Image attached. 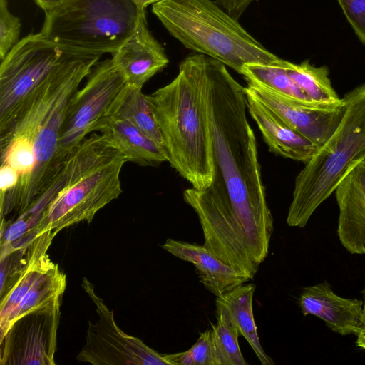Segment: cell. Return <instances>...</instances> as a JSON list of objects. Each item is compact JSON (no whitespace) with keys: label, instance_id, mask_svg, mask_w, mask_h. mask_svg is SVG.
Masks as SVG:
<instances>
[{"label":"cell","instance_id":"6da1fadb","mask_svg":"<svg viewBox=\"0 0 365 365\" xmlns=\"http://www.w3.org/2000/svg\"><path fill=\"white\" fill-rule=\"evenodd\" d=\"M207 76L212 178L199 203V221L206 240L220 252L243 261H263L274 221L247 118L245 89L225 65L210 57Z\"/></svg>","mask_w":365,"mask_h":365},{"label":"cell","instance_id":"7a4b0ae2","mask_svg":"<svg viewBox=\"0 0 365 365\" xmlns=\"http://www.w3.org/2000/svg\"><path fill=\"white\" fill-rule=\"evenodd\" d=\"M207 59L200 53L188 56L172 81L147 95L164 140L168 162L198 190L208 187L212 178Z\"/></svg>","mask_w":365,"mask_h":365},{"label":"cell","instance_id":"3957f363","mask_svg":"<svg viewBox=\"0 0 365 365\" xmlns=\"http://www.w3.org/2000/svg\"><path fill=\"white\" fill-rule=\"evenodd\" d=\"M126 162L102 134L86 137L65 159L62 186L35 228V236L46 231L56 236L74 224L90 223L122 193L120 175Z\"/></svg>","mask_w":365,"mask_h":365},{"label":"cell","instance_id":"277c9868","mask_svg":"<svg viewBox=\"0 0 365 365\" xmlns=\"http://www.w3.org/2000/svg\"><path fill=\"white\" fill-rule=\"evenodd\" d=\"M152 12L185 47L240 74L247 64H270L280 58L212 0H161L153 4Z\"/></svg>","mask_w":365,"mask_h":365},{"label":"cell","instance_id":"5b68a950","mask_svg":"<svg viewBox=\"0 0 365 365\" xmlns=\"http://www.w3.org/2000/svg\"><path fill=\"white\" fill-rule=\"evenodd\" d=\"M342 99L344 113L339 125L295 178L286 220L289 227L304 228L343 178L365 160V83Z\"/></svg>","mask_w":365,"mask_h":365},{"label":"cell","instance_id":"8992f818","mask_svg":"<svg viewBox=\"0 0 365 365\" xmlns=\"http://www.w3.org/2000/svg\"><path fill=\"white\" fill-rule=\"evenodd\" d=\"M141 11L131 0H66L45 12L40 33L68 48L113 54L134 31Z\"/></svg>","mask_w":365,"mask_h":365},{"label":"cell","instance_id":"52a82bcc","mask_svg":"<svg viewBox=\"0 0 365 365\" xmlns=\"http://www.w3.org/2000/svg\"><path fill=\"white\" fill-rule=\"evenodd\" d=\"M87 52L56 43L40 32L24 37L0 66V135L7 131L41 86L71 60Z\"/></svg>","mask_w":365,"mask_h":365},{"label":"cell","instance_id":"ba28073f","mask_svg":"<svg viewBox=\"0 0 365 365\" xmlns=\"http://www.w3.org/2000/svg\"><path fill=\"white\" fill-rule=\"evenodd\" d=\"M101 56L93 53L83 58L68 78L36 130L34 138L36 157L34 170L21 192L8 206L0 210L1 220L13 214L12 218L9 219L11 220L25 212L61 169L64 161H61L58 157L59 140L69 101Z\"/></svg>","mask_w":365,"mask_h":365},{"label":"cell","instance_id":"9c48e42d","mask_svg":"<svg viewBox=\"0 0 365 365\" xmlns=\"http://www.w3.org/2000/svg\"><path fill=\"white\" fill-rule=\"evenodd\" d=\"M85 86L71 98L59 140L58 157L64 161L68 154L90 133L126 83L112 59L98 62L87 76Z\"/></svg>","mask_w":365,"mask_h":365},{"label":"cell","instance_id":"30bf717a","mask_svg":"<svg viewBox=\"0 0 365 365\" xmlns=\"http://www.w3.org/2000/svg\"><path fill=\"white\" fill-rule=\"evenodd\" d=\"M82 287L96 305L98 319L88 322L86 344L76 357L78 361L93 365H170L162 354L118 327L113 312L85 277Z\"/></svg>","mask_w":365,"mask_h":365},{"label":"cell","instance_id":"8fae6325","mask_svg":"<svg viewBox=\"0 0 365 365\" xmlns=\"http://www.w3.org/2000/svg\"><path fill=\"white\" fill-rule=\"evenodd\" d=\"M60 305L38 309L16 319L0 341V364L55 365Z\"/></svg>","mask_w":365,"mask_h":365},{"label":"cell","instance_id":"7c38bea8","mask_svg":"<svg viewBox=\"0 0 365 365\" xmlns=\"http://www.w3.org/2000/svg\"><path fill=\"white\" fill-rule=\"evenodd\" d=\"M244 88L319 148L335 131L344 113V102L335 108L306 106L248 82Z\"/></svg>","mask_w":365,"mask_h":365},{"label":"cell","instance_id":"4fadbf2b","mask_svg":"<svg viewBox=\"0 0 365 365\" xmlns=\"http://www.w3.org/2000/svg\"><path fill=\"white\" fill-rule=\"evenodd\" d=\"M112 56L126 83L140 88L168 63L164 48L148 28L145 10L131 35Z\"/></svg>","mask_w":365,"mask_h":365},{"label":"cell","instance_id":"5bb4252c","mask_svg":"<svg viewBox=\"0 0 365 365\" xmlns=\"http://www.w3.org/2000/svg\"><path fill=\"white\" fill-rule=\"evenodd\" d=\"M334 193L339 240L351 254L365 255V160L343 178Z\"/></svg>","mask_w":365,"mask_h":365},{"label":"cell","instance_id":"9a60e30c","mask_svg":"<svg viewBox=\"0 0 365 365\" xmlns=\"http://www.w3.org/2000/svg\"><path fill=\"white\" fill-rule=\"evenodd\" d=\"M298 303L304 316L319 318L341 336H356L361 327L363 301L337 295L327 281L304 287Z\"/></svg>","mask_w":365,"mask_h":365},{"label":"cell","instance_id":"2e32d148","mask_svg":"<svg viewBox=\"0 0 365 365\" xmlns=\"http://www.w3.org/2000/svg\"><path fill=\"white\" fill-rule=\"evenodd\" d=\"M245 93L248 111L269 150L284 158L307 163L319 147L287 125L253 96Z\"/></svg>","mask_w":365,"mask_h":365},{"label":"cell","instance_id":"e0dca14e","mask_svg":"<svg viewBox=\"0 0 365 365\" xmlns=\"http://www.w3.org/2000/svg\"><path fill=\"white\" fill-rule=\"evenodd\" d=\"M162 247L174 257L192 263L200 282L215 297L251 280L248 277L223 262L203 245L167 239Z\"/></svg>","mask_w":365,"mask_h":365},{"label":"cell","instance_id":"ac0fdd59","mask_svg":"<svg viewBox=\"0 0 365 365\" xmlns=\"http://www.w3.org/2000/svg\"><path fill=\"white\" fill-rule=\"evenodd\" d=\"M106 137L126 158L140 166L156 167L168 162L165 150L131 123L103 118L95 128Z\"/></svg>","mask_w":365,"mask_h":365},{"label":"cell","instance_id":"d6986e66","mask_svg":"<svg viewBox=\"0 0 365 365\" xmlns=\"http://www.w3.org/2000/svg\"><path fill=\"white\" fill-rule=\"evenodd\" d=\"M54 237L51 231H46L34 240L29 247L26 266L14 285L1 297L0 341L6 332L11 315L26 294L40 277L56 265L47 254Z\"/></svg>","mask_w":365,"mask_h":365},{"label":"cell","instance_id":"ffe728a7","mask_svg":"<svg viewBox=\"0 0 365 365\" xmlns=\"http://www.w3.org/2000/svg\"><path fill=\"white\" fill-rule=\"evenodd\" d=\"M103 118L122 120L131 123L166 153L164 140L153 106L147 95L142 92V88L125 83Z\"/></svg>","mask_w":365,"mask_h":365},{"label":"cell","instance_id":"44dd1931","mask_svg":"<svg viewBox=\"0 0 365 365\" xmlns=\"http://www.w3.org/2000/svg\"><path fill=\"white\" fill-rule=\"evenodd\" d=\"M255 284H241L215 298V302L223 305L242 336L250 345L262 365H273L274 362L264 351L257 331L254 319L252 302Z\"/></svg>","mask_w":365,"mask_h":365},{"label":"cell","instance_id":"7402d4cb","mask_svg":"<svg viewBox=\"0 0 365 365\" xmlns=\"http://www.w3.org/2000/svg\"><path fill=\"white\" fill-rule=\"evenodd\" d=\"M285 63L286 60L279 58L270 64H247L243 66L241 75L248 83L299 104L306 106L325 107L314 103L302 91L287 73Z\"/></svg>","mask_w":365,"mask_h":365},{"label":"cell","instance_id":"603a6c76","mask_svg":"<svg viewBox=\"0 0 365 365\" xmlns=\"http://www.w3.org/2000/svg\"><path fill=\"white\" fill-rule=\"evenodd\" d=\"M285 66L291 78L314 103L331 108L343 103L331 85L327 66H315L309 60L300 63L286 61Z\"/></svg>","mask_w":365,"mask_h":365},{"label":"cell","instance_id":"cb8c5ba5","mask_svg":"<svg viewBox=\"0 0 365 365\" xmlns=\"http://www.w3.org/2000/svg\"><path fill=\"white\" fill-rule=\"evenodd\" d=\"M66 287V274L56 264L53 268L40 277L26 294L11 315L6 331L11 324L21 316L38 309L61 304V296Z\"/></svg>","mask_w":365,"mask_h":365},{"label":"cell","instance_id":"d4e9b609","mask_svg":"<svg viewBox=\"0 0 365 365\" xmlns=\"http://www.w3.org/2000/svg\"><path fill=\"white\" fill-rule=\"evenodd\" d=\"M217 322L211 323L220 365H248L240 351L239 329L227 309L215 302Z\"/></svg>","mask_w":365,"mask_h":365},{"label":"cell","instance_id":"484cf974","mask_svg":"<svg viewBox=\"0 0 365 365\" xmlns=\"http://www.w3.org/2000/svg\"><path fill=\"white\" fill-rule=\"evenodd\" d=\"M162 355L170 365H220L212 329L200 332L188 350Z\"/></svg>","mask_w":365,"mask_h":365},{"label":"cell","instance_id":"4316f807","mask_svg":"<svg viewBox=\"0 0 365 365\" xmlns=\"http://www.w3.org/2000/svg\"><path fill=\"white\" fill-rule=\"evenodd\" d=\"M20 19L9 10L7 0H0V58L2 61L18 43Z\"/></svg>","mask_w":365,"mask_h":365},{"label":"cell","instance_id":"83f0119b","mask_svg":"<svg viewBox=\"0 0 365 365\" xmlns=\"http://www.w3.org/2000/svg\"><path fill=\"white\" fill-rule=\"evenodd\" d=\"M358 38L365 45V0H336Z\"/></svg>","mask_w":365,"mask_h":365},{"label":"cell","instance_id":"f1b7e54d","mask_svg":"<svg viewBox=\"0 0 365 365\" xmlns=\"http://www.w3.org/2000/svg\"><path fill=\"white\" fill-rule=\"evenodd\" d=\"M18 172L6 164L1 165L0 168V197H3L8 192L12 190L17 185L19 180Z\"/></svg>","mask_w":365,"mask_h":365},{"label":"cell","instance_id":"f546056e","mask_svg":"<svg viewBox=\"0 0 365 365\" xmlns=\"http://www.w3.org/2000/svg\"><path fill=\"white\" fill-rule=\"evenodd\" d=\"M256 0H215L221 8L238 20L249 5Z\"/></svg>","mask_w":365,"mask_h":365},{"label":"cell","instance_id":"4dcf8cb0","mask_svg":"<svg viewBox=\"0 0 365 365\" xmlns=\"http://www.w3.org/2000/svg\"><path fill=\"white\" fill-rule=\"evenodd\" d=\"M363 297V312H362V322L361 327L357 333L356 336V345L358 347L365 350V287L362 292Z\"/></svg>","mask_w":365,"mask_h":365},{"label":"cell","instance_id":"1f68e13d","mask_svg":"<svg viewBox=\"0 0 365 365\" xmlns=\"http://www.w3.org/2000/svg\"><path fill=\"white\" fill-rule=\"evenodd\" d=\"M36 4L44 11H48L61 5L66 0H34Z\"/></svg>","mask_w":365,"mask_h":365},{"label":"cell","instance_id":"d6a6232c","mask_svg":"<svg viewBox=\"0 0 365 365\" xmlns=\"http://www.w3.org/2000/svg\"><path fill=\"white\" fill-rule=\"evenodd\" d=\"M140 10L145 9L150 4H154L161 0H131Z\"/></svg>","mask_w":365,"mask_h":365}]
</instances>
